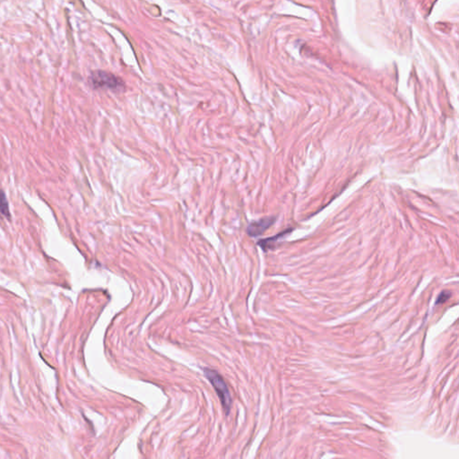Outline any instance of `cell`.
Wrapping results in <instances>:
<instances>
[{
  "instance_id": "obj_1",
  "label": "cell",
  "mask_w": 459,
  "mask_h": 459,
  "mask_svg": "<svg viewBox=\"0 0 459 459\" xmlns=\"http://www.w3.org/2000/svg\"><path fill=\"white\" fill-rule=\"evenodd\" d=\"M204 372H205V376L210 381L215 392L217 393L220 401L222 403V407L225 411V414L228 415L230 410L232 408V398L226 382L222 379V376L220 375L215 370L209 369V368H205Z\"/></svg>"
},
{
  "instance_id": "obj_2",
  "label": "cell",
  "mask_w": 459,
  "mask_h": 459,
  "mask_svg": "<svg viewBox=\"0 0 459 459\" xmlns=\"http://www.w3.org/2000/svg\"><path fill=\"white\" fill-rule=\"evenodd\" d=\"M90 83L95 89H109L119 92L125 88V84L121 78L102 70L94 71L91 74Z\"/></svg>"
},
{
  "instance_id": "obj_3",
  "label": "cell",
  "mask_w": 459,
  "mask_h": 459,
  "mask_svg": "<svg viewBox=\"0 0 459 459\" xmlns=\"http://www.w3.org/2000/svg\"><path fill=\"white\" fill-rule=\"evenodd\" d=\"M276 222L275 217H267L260 219L258 221H254L247 226V234L251 237H257L267 231L268 228Z\"/></svg>"
},
{
  "instance_id": "obj_5",
  "label": "cell",
  "mask_w": 459,
  "mask_h": 459,
  "mask_svg": "<svg viewBox=\"0 0 459 459\" xmlns=\"http://www.w3.org/2000/svg\"><path fill=\"white\" fill-rule=\"evenodd\" d=\"M450 297H451V292H450V291H442V292L439 294V298H438V300H437V304L444 303L445 301H448Z\"/></svg>"
},
{
  "instance_id": "obj_4",
  "label": "cell",
  "mask_w": 459,
  "mask_h": 459,
  "mask_svg": "<svg viewBox=\"0 0 459 459\" xmlns=\"http://www.w3.org/2000/svg\"><path fill=\"white\" fill-rule=\"evenodd\" d=\"M0 215L5 218H10V211L8 201L3 190L0 189Z\"/></svg>"
}]
</instances>
